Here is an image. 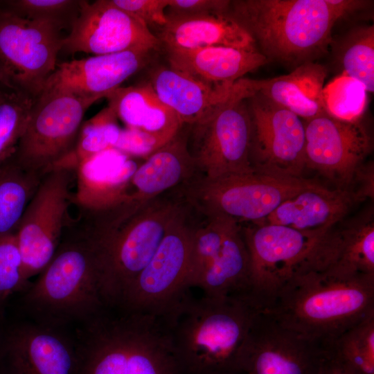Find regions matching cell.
<instances>
[{
  "mask_svg": "<svg viewBox=\"0 0 374 374\" xmlns=\"http://www.w3.org/2000/svg\"><path fill=\"white\" fill-rule=\"evenodd\" d=\"M188 208L177 187L137 209L120 202L98 210L79 208L78 217L95 244L107 307L118 305L170 227Z\"/></svg>",
  "mask_w": 374,
  "mask_h": 374,
  "instance_id": "1",
  "label": "cell"
},
{
  "mask_svg": "<svg viewBox=\"0 0 374 374\" xmlns=\"http://www.w3.org/2000/svg\"><path fill=\"white\" fill-rule=\"evenodd\" d=\"M71 332L75 374H179L163 317L107 307Z\"/></svg>",
  "mask_w": 374,
  "mask_h": 374,
  "instance_id": "2",
  "label": "cell"
},
{
  "mask_svg": "<svg viewBox=\"0 0 374 374\" xmlns=\"http://www.w3.org/2000/svg\"><path fill=\"white\" fill-rule=\"evenodd\" d=\"M21 293L24 319L63 330L107 308L95 244L78 218L69 217L52 259Z\"/></svg>",
  "mask_w": 374,
  "mask_h": 374,
  "instance_id": "3",
  "label": "cell"
},
{
  "mask_svg": "<svg viewBox=\"0 0 374 374\" xmlns=\"http://www.w3.org/2000/svg\"><path fill=\"white\" fill-rule=\"evenodd\" d=\"M365 1L233 0L227 14L269 61L296 66L328 51L335 22L361 10Z\"/></svg>",
  "mask_w": 374,
  "mask_h": 374,
  "instance_id": "4",
  "label": "cell"
},
{
  "mask_svg": "<svg viewBox=\"0 0 374 374\" xmlns=\"http://www.w3.org/2000/svg\"><path fill=\"white\" fill-rule=\"evenodd\" d=\"M259 310L246 297L194 299L190 294L168 319L179 374H238Z\"/></svg>",
  "mask_w": 374,
  "mask_h": 374,
  "instance_id": "5",
  "label": "cell"
},
{
  "mask_svg": "<svg viewBox=\"0 0 374 374\" xmlns=\"http://www.w3.org/2000/svg\"><path fill=\"white\" fill-rule=\"evenodd\" d=\"M261 310L326 348L374 312V276L341 278L316 271L298 272Z\"/></svg>",
  "mask_w": 374,
  "mask_h": 374,
  "instance_id": "6",
  "label": "cell"
},
{
  "mask_svg": "<svg viewBox=\"0 0 374 374\" xmlns=\"http://www.w3.org/2000/svg\"><path fill=\"white\" fill-rule=\"evenodd\" d=\"M319 185L314 179L283 177L254 168L215 178L196 174L178 188L196 214L224 217L242 224L263 221L286 199Z\"/></svg>",
  "mask_w": 374,
  "mask_h": 374,
  "instance_id": "7",
  "label": "cell"
},
{
  "mask_svg": "<svg viewBox=\"0 0 374 374\" xmlns=\"http://www.w3.org/2000/svg\"><path fill=\"white\" fill-rule=\"evenodd\" d=\"M196 215L188 209L173 223L152 258L116 306L167 318L190 294L191 241Z\"/></svg>",
  "mask_w": 374,
  "mask_h": 374,
  "instance_id": "8",
  "label": "cell"
},
{
  "mask_svg": "<svg viewBox=\"0 0 374 374\" xmlns=\"http://www.w3.org/2000/svg\"><path fill=\"white\" fill-rule=\"evenodd\" d=\"M187 127L188 148L197 174L215 178L254 169L249 154L251 121L247 94L239 80L225 100Z\"/></svg>",
  "mask_w": 374,
  "mask_h": 374,
  "instance_id": "9",
  "label": "cell"
},
{
  "mask_svg": "<svg viewBox=\"0 0 374 374\" xmlns=\"http://www.w3.org/2000/svg\"><path fill=\"white\" fill-rule=\"evenodd\" d=\"M96 101L66 93H41L12 159L41 175L57 166H78L73 154L82 118Z\"/></svg>",
  "mask_w": 374,
  "mask_h": 374,
  "instance_id": "10",
  "label": "cell"
},
{
  "mask_svg": "<svg viewBox=\"0 0 374 374\" xmlns=\"http://www.w3.org/2000/svg\"><path fill=\"white\" fill-rule=\"evenodd\" d=\"M59 25L0 8V83L34 99L55 71L64 37Z\"/></svg>",
  "mask_w": 374,
  "mask_h": 374,
  "instance_id": "11",
  "label": "cell"
},
{
  "mask_svg": "<svg viewBox=\"0 0 374 374\" xmlns=\"http://www.w3.org/2000/svg\"><path fill=\"white\" fill-rule=\"evenodd\" d=\"M77 166L64 165L44 174L15 231L25 280L38 275L60 242L73 203Z\"/></svg>",
  "mask_w": 374,
  "mask_h": 374,
  "instance_id": "12",
  "label": "cell"
},
{
  "mask_svg": "<svg viewBox=\"0 0 374 374\" xmlns=\"http://www.w3.org/2000/svg\"><path fill=\"white\" fill-rule=\"evenodd\" d=\"M240 225L250 260L249 298L261 310L302 268L327 231L303 232L265 223Z\"/></svg>",
  "mask_w": 374,
  "mask_h": 374,
  "instance_id": "13",
  "label": "cell"
},
{
  "mask_svg": "<svg viewBox=\"0 0 374 374\" xmlns=\"http://www.w3.org/2000/svg\"><path fill=\"white\" fill-rule=\"evenodd\" d=\"M305 168L336 185L357 189L358 174L373 149V139L359 121H344L326 112L305 120Z\"/></svg>",
  "mask_w": 374,
  "mask_h": 374,
  "instance_id": "14",
  "label": "cell"
},
{
  "mask_svg": "<svg viewBox=\"0 0 374 374\" xmlns=\"http://www.w3.org/2000/svg\"><path fill=\"white\" fill-rule=\"evenodd\" d=\"M251 121L250 161L253 168L301 177L305 169L304 121L291 111L254 93L247 98Z\"/></svg>",
  "mask_w": 374,
  "mask_h": 374,
  "instance_id": "15",
  "label": "cell"
},
{
  "mask_svg": "<svg viewBox=\"0 0 374 374\" xmlns=\"http://www.w3.org/2000/svg\"><path fill=\"white\" fill-rule=\"evenodd\" d=\"M326 350L259 310L242 349V370L249 374H318Z\"/></svg>",
  "mask_w": 374,
  "mask_h": 374,
  "instance_id": "16",
  "label": "cell"
},
{
  "mask_svg": "<svg viewBox=\"0 0 374 374\" xmlns=\"http://www.w3.org/2000/svg\"><path fill=\"white\" fill-rule=\"evenodd\" d=\"M155 35L139 19L114 5L111 0L82 1L79 14L61 51L95 55L126 51H157Z\"/></svg>",
  "mask_w": 374,
  "mask_h": 374,
  "instance_id": "17",
  "label": "cell"
},
{
  "mask_svg": "<svg viewBox=\"0 0 374 374\" xmlns=\"http://www.w3.org/2000/svg\"><path fill=\"white\" fill-rule=\"evenodd\" d=\"M71 330L26 319L0 335V374H75Z\"/></svg>",
  "mask_w": 374,
  "mask_h": 374,
  "instance_id": "18",
  "label": "cell"
},
{
  "mask_svg": "<svg viewBox=\"0 0 374 374\" xmlns=\"http://www.w3.org/2000/svg\"><path fill=\"white\" fill-rule=\"evenodd\" d=\"M309 270L341 278L374 276L373 207L327 231L299 272Z\"/></svg>",
  "mask_w": 374,
  "mask_h": 374,
  "instance_id": "19",
  "label": "cell"
},
{
  "mask_svg": "<svg viewBox=\"0 0 374 374\" xmlns=\"http://www.w3.org/2000/svg\"><path fill=\"white\" fill-rule=\"evenodd\" d=\"M153 53L126 51L57 64L41 93H66L98 100L145 68Z\"/></svg>",
  "mask_w": 374,
  "mask_h": 374,
  "instance_id": "20",
  "label": "cell"
},
{
  "mask_svg": "<svg viewBox=\"0 0 374 374\" xmlns=\"http://www.w3.org/2000/svg\"><path fill=\"white\" fill-rule=\"evenodd\" d=\"M366 199L356 189H329L320 184L286 199L259 223L282 225L303 232H326Z\"/></svg>",
  "mask_w": 374,
  "mask_h": 374,
  "instance_id": "21",
  "label": "cell"
},
{
  "mask_svg": "<svg viewBox=\"0 0 374 374\" xmlns=\"http://www.w3.org/2000/svg\"><path fill=\"white\" fill-rule=\"evenodd\" d=\"M188 127L176 135L139 165L131 176L123 202L138 208L197 174L187 143Z\"/></svg>",
  "mask_w": 374,
  "mask_h": 374,
  "instance_id": "22",
  "label": "cell"
},
{
  "mask_svg": "<svg viewBox=\"0 0 374 374\" xmlns=\"http://www.w3.org/2000/svg\"><path fill=\"white\" fill-rule=\"evenodd\" d=\"M168 65L215 89H230L249 72L270 61L258 49L208 46L164 49Z\"/></svg>",
  "mask_w": 374,
  "mask_h": 374,
  "instance_id": "23",
  "label": "cell"
},
{
  "mask_svg": "<svg viewBox=\"0 0 374 374\" xmlns=\"http://www.w3.org/2000/svg\"><path fill=\"white\" fill-rule=\"evenodd\" d=\"M326 75L324 66L308 62L286 75L264 80L242 78L240 80L248 98L259 94L305 121L326 112L322 91Z\"/></svg>",
  "mask_w": 374,
  "mask_h": 374,
  "instance_id": "24",
  "label": "cell"
},
{
  "mask_svg": "<svg viewBox=\"0 0 374 374\" xmlns=\"http://www.w3.org/2000/svg\"><path fill=\"white\" fill-rule=\"evenodd\" d=\"M154 35L163 49L229 46L257 49L251 35L227 13L167 17Z\"/></svg>",
  "mask_w": 374,
  "mask_h": 374,
  "instance_id": "25",
  "label": "cell"
},
{
  "mask_svg": "<svg viewBox=\"0 0 374 374\" xmlns=\"http://www.w3.org/2000/svg\"><path fill=\"white\" fill-rule=\"evenodd\" d=\"M139 164L114 148L105 150L77 166L78 190L73 202L78 207L98 210L121 201Z\"/></svg>",
  "mask_w": 374,
  "mask_h": 374,
  "instance_id": "26",
  "label": "cell"
},
{
  "mask_svg": "<svg viewBox=\"0 0 374 374\" xmlns=\"http://www.w3.org/2000/svg\"><path fill=\"white\" fill-rule=\"evenodd\" d=\"M148 82L161 101L188 126L205 118L229 96L233 87H208L169 65L152 67Z\"/></svg>",
  "mask_w": 374,
  "mask_h": 374,
  "instance_id": "27",
  "label": "cell"
},
{
  "mask_svg": "<svg viewBox=\"0 0 374 374\" xmlns=\"http://www.w3.org/2000/svg\"><path fill=\"white\" fill-rule=\"evenodd\" d=\"M195 287L207 296L250 299L249 256L239 224L231 226L218 255Z\"/></svg>",
  "mask_w": 374,
  "mask_h": 374,
  "instance_id": "28",
  "label": "cell"
},
{
  "mask_svg": "<svg viewBox=\"0 0 374 374\" xmlns=\"http://www.w3.org/2000/svg\"><path fill=\"white\" fill-rule=\"evenodd\" d=\"M105 98L107 106L127 127L151 132L177 133L183 126L177 115L161 101L148 81L121 86Z\"/></svg>",
  "mask_w": 374,
  "mask_h": 374,
  "instance_id": "29",
  "label": "cell"
},
{
  "mask_svg": "<svg viewBox=\"0 0 374 374\" xmlns=\"http://www.w3.org/2000/svg\"><path fill=\"white\" fill-rule=\"evenodd\" d=\"M42 176L12 158L0 168V235L15 232Z\"/></svg>",
  "mask_w": 374,
  "mask_h": 374,
  "instance_id": "30",
  "label": "cell"
},
{
  "mask_svg": "<svg viewBox=\"0 0 374 374\" xmlns=\"http://www.w3.org/2000/svg\"><path fill=\"white\" fill-rule=\"evenodd\" d=\"M326 348L355 374H374V312L345 330Z\"/></svg>",
  "mask_w": 374,
  "mask_h": 374,
  "instance_id": "31",
  "label": "cell"
},
{
  "mask_svg": "<svg viewBox=\"0 0 374 374\" xmlns=\"http://www.w3.org/2000/svg\"><path fill=\"white\" fill-rule=\"evenodd\" d=\"M199 216L202 220L198 222L196 219L191 241L190 288L195 287L217 257L229 230L235 223L224 217Z\"/></svg>",
  "mask_w": 374,
  "mask_h": 374,
  "instance_id": "32",
  "label": "cell"
},
{
  "mask_svg": "<svg viewBox=\"0 0 374 374\" xmlns=\"http://www.w3.org/2000/svg\"><path fill=\"white\" fill-rule=\"evenodd\" d=\"M34 101L24 93L0 90V168L15 154Z\"/></svg>",
  "mask_w": 374,
  "mask_h": 374,
  "instance_id": "33",
  "label": "cell"
},
{
  "mask_svg": "<svg viewBox=\"0 0 374 374\" xmlns=\"http://www.w3.org/2000/svg\"><path fill=\"white\" fill-rule=\"evenodd\" d=\"M339 60L343 72L364 84L367 92L374 91V26H362L344 39Z\"/></svg>",
  "mask_w": 374,
  "mask_h": 374,
  "instance_id": "34",
  "label": "cell"
},
{
  "mask_svg": "<svg viewBox=\"0 0 374 374\" xmlns=\"http://www.w3.org/2000/svg\"><path fill=\"white\" fill-rule=\"evenodd\" d=\"M367 93L362 83L342 71L323 87L325 111L339 120L359 121L366 108Z\"/></svg>",
  "mask_w": 374,
  "mask_h": 374,
  "instance_id": "35",
  "label": "cell"
},
{
  "mask_svg": "<svg viewBox=\"0 0 374 374\" xmlns=\"http://www.w3.org/2000/svg\"><path fill=\"white\" fill-rule=\"evenodd\" d=\"M117 119L115 112L107 106L82 123L73 154L77 165L113 148L121 130Z\"/></svg>",
  "mask_w": 374,
  "mask_h": 374,
  "instance_id": "36",
  "label": "cell"
},
{
  "mask_svg": "<svg viewBox=\"0 0 374 374\" xmlns=\"http://www.w3.org/2000/svg\"><path fill=\"white\" fill-rule=\"evenodd\" d=\"M76 0H6L0 8L20 17L55 23L62 28H71L80 9Z\"/></svg>",
  "mask_w": 374,
  "mask_h": 374,
  "instance_id": "37",
  "label": "cell"
},
{
  "mask_svg": "<svg viewBox=\"0 0 374 374\" xmlns=\"http://www.w3.org/2000/svg\"><path fill=\"white\" fill-rule=\"evenodd\" d=\"M30 283L24 277L15 233L0 235V308L15 293L24 291Z\"/></svg>",
  "mask_w": 374,
  "mask_h": 374,
  "instance_id": "38",
  "label": "cell"
},
{
  "mask_svg": "<svg viewBox=\"0 0 374 374\" xmlns=\"http://www.w3.org/2000/svg\"><path fill=\"white\" fill-rule=\"evenodd\" d=\"M177 133L151 132L126 127L121 130L113 148L130 157L145 159L167 143Z\"/></svg>",
  "mask_w": 374,
  "mask_h": 374,
  "instance_id": "39",
  "label": "cell"
},
{
  "mask_svg": "<svg viewBox=\"0 0 374 374\" xmlns=\"http://www.w3.org/2000/svg\"><path fill=\"white\" fill-rule=\"evenodd\" d=\"M169 0H111V2L143 23L152 32L168 21L166 10Z\"/></svg>",
  "mask_w": 374,
  "mask_h": 374,
  "instance_id": "40",
  "label": "cell"
},
{
  "mask_svg": "<svg viewBox=\"0 0 374 374\" xmlns=\"http://www.w3.org/2000/svg\"><path fill=\"white\" fill-rule=\"evenodd\" d=\"M229 0H169L167 17L198 16L212 13H227Z\"/></svg>",
  "mask_w": 374,
  "mask_h": 374,
  "instance_id": "41",
  "label": "cell"
},
{
  "mask_svg": "<svg viewBox=\"0 0 374 374\" xmlns=\"http://www.w3.org/2000/svg\"><path fill=\"white\" fill-rule=\"evenodd\" d=\"M318 374H355L343 365L327 349Z\"/></svg>",
  "mask_w": 374,
  "mask_h": 374,
  "instance_id": "42",
  "label": "cell"
},
{
  "mask_svg": "<svg viewBox=\"0 0 374 374\" xmlns=\"http://www.w3.org/2000/svg\"><path fill=\"white\" fill-rule=\"evenodd\" d=\"M5 88L1 83H0V90Z\"/></svg>",
  "mask_w": 374,
  "mask_h": 374,
  "instance_id": "43",
  "label": "cell"
},
{
  "mask_svg": "<svg viewBox=\"0 0 374 374\" xmlns=\"http://www.w3.org/2000/svg\"><path fill=\"white\" fill-rule=\"evenodd\" d=\"M238 374H249L248 373H238Z\"/></svg>",
  "mask_w": 374,
  "mask_h": 374,
  "instance_id": "44",
  "label": "cell"
},
{
  "mask_svg": "<svg viewBox=\"0 0 374 374\" xmlns=\"http://www.w3.org/2000/svg\"><path fill=\"white\" fill-rule=\"evenodd\" d=\"M1 308H0V310H1Z\"/></svg>",
  "mask_w": 374,
  "mask_h": 374,
  "instance_id": "45",
  "label": "cell"
}]
</instances>
